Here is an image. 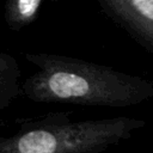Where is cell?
<instances>
[{
	"label": "cell",
	"instance_id": "6da1fadb",
	"mask_svg": "<svg viewBox=\"0 0 153 153\" xmlns=\"http://www.w3.org/2000/svg\"><path fill=\"white\" fill-rule=\"evenodd\" d=\"M24 57L36 71L22 82V92L36 103L127 108L153 99V82L139 75L59 54Z\"/></svg>",
	"mask_w": 153,
	"mask_h": 153
},
{
	"label": "cell",
	"instance_id": "7a4b0ae2",
	"mask_svg": "<svg viewBox=\"0 0 153 153\" xmlns=\"http://www.w3.org/2000/svg\"><path fill=\"white\" fill-rule=\"evenodd\" d=\"M72 111L49 112L0 136V153H103L143 128L140 118L118 116L72 121Z\"/></svg>",
	"mask_w": 153,
	"mask_h": 153
},
{
	"label": "cell",
	"instance_id": "3957f363",
	"mask_svg": "<svg viewBox=\"0 0 153 153\" xmlns=\"http://www.w3.org/2000/svg\"><path fill=\"white\" fill-rule=\"evenodd\" d=\"M102 12L153 54V0H99Z\"/></svg>",
	"mask_w": 153,
	"mask_h": 153
},
{
	"label": "cell",
	"instance_id": "277c9868",
	"mask_svg": "<svg viewBox=\"0 0 153 153\" xmlns=\"http://www.w3.org/2000/svg\"><path fill=\"white\" fill-rule=\"evenodd\" d=\"M20 74V67L17 60L12 55L0 51V115L19 96H23ZM1 126L2 121L0 118Z\"/></svg>",
	"mask_w": 153,
	"mask_h": 153
},
{
	"label": "cell",
	"instance_id": "5b68a950",
	"mask_svg": "<svg viewBox=\"0 0 153 153\" xmlns=\"http://www.w3.org/2000/svg\"><path fill=\"white\" fill-rule=\"evenodd\" d=\"M43 0H8L4 8V20L14 31L32 24L41 11Z\"/></svg>",
	"mask_w": 153,
	"mask_h": 153
}]
</instances>
